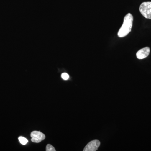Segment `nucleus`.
I'll return each instance as SVG.
<instances>
[{
    "label": "nucleus",
    "instance_id": "obj_3",
    "mask_svg": "<svg viewBox=\"0 0 151 151\" xmlns=\"http://www.w3.org/2000/svg\"><path fill=\"white\" fill-rule=\"evenodd\" d=\"M31 141L33 142L40 143L45 139L44 134L39 131H33L31 133Z\"/></svg>",
    "mask_w": 151,
    "mask_h": 151
},
{
    "label": "nucleus",
    "instance_id": "obj_5",
    "mask_svg": "<svg viewBox=\"0 0 151 151\" xmlns=\"http://www.w3.org/2000/svg\"><path fill=\"white\" fill-rule=\"evenodd\" d=\"M150 51V47H146L139 50L137 52L136 56L138 59H144L149 56Z\"/></svg>",
    "mask_w": 151,
    "mask_h": 151
},
{
    "label": "nucleus",
    "instance_id": "obj_8",
    "mask_svg": "<svg viewBox=\"0 0 151 151\" xmlns=\"http://www.w3.org/2000/svg\"><path fill=\"white\" fill-rule=\"evenodd\" d=\"M69 75L68 73H63L62 74H61V77L63 79H64V80H68L69 78Z\"/></svg>",
    "mask_w": 151,
    "mask_h": 151
},
{
    "label": "nucleus",
    "instance_id": "obj_7",
    "mask_svg": "<svg viewBox=\"0 0 151 151\" xmlns=\"http://www.w3.org/2000/svg\"><path fill=\"white\" fill-rule=\"evenodd\" d=\"M46 151H55L56 150H55L53 146L50 145V144H48L46 146Z\"/></svg>",
    "mask_w": 151,
    "mask_h": 151
},
{
    "label": "nucleus",
    "instance_id": "obj_1",
    "mask_svg": "<svg viewBox=\"0 0 151 151\" xmlns=\"http://www.w3.org/2000/svg\"><path fill=\"white\" fill-rule=\"evenodd\" d=\"M134 17L132 14H127L124 17V22L119 30L118 35L119 37H125L132 31Z\"/></svg>",
    "mask_w": 151,
    "mask_h": 151
},
{
    "label": "nucleus",
    "instance_id": "obj_2",
    "mask_svg": "<svg viewBox=\"0 0 151 151\" xmlns=\"http://www.w3.org/2000/svg\"><path fill=\"white\" fill-rule=\"evenodd\" d=\"M140 12L146 19H151V2H144L140 6Z\"/></svg>",
    "mask_w": 151,
    "mask_h": 151
},
{
    "label": "nucleus",
    "instance_id": "obj_6",
    "mask_svg": "<svg viewBox=\"0 0 151 151\" xmlns=\"http://www.w3.org/2000/svg\"><path fill=\"white\" fill-rule=\"evenodd\" d=\"M19 141L21 143V144L23 145H26L28 142L27 140V139L22 137H19Z\"/></svg>",
    "mask_w": 151,
    "mask_h": 151
},
{
    "label": "nucleus",
    "instance_id": "obj_4",
    "mask_svg": "<svg viewBox=\"0 0 151 151\" xmlns=\"http://www.w3.org/2000/svg\"><path fill=\"white\" fill-rule=\"evenodd\" d=\"M100 142L97 140H94L89 142L83 150L84 151H95L100 147Z\"/></svg>",
    "mask_w": 151,
    "mask_h": 151
}]
</instances>
